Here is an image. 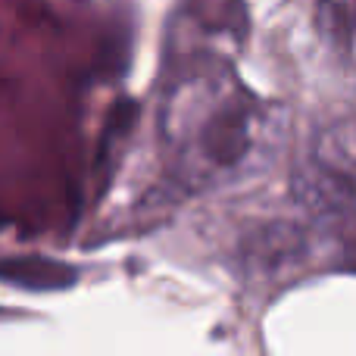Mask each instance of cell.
I'll list each match as a JSON object with an SVG mask.
<instances>
[{
    "label": "cell",
    "mask_w": 356,
    "mask_h": 356,
    "mask_svg": "<svg viewBox=\"0 0 356 356\" xmlns=\"http://www.w3.org/2000/svg\"><path fill=\"white\" fill-rule=\"evenodd\" d=\"M0 278L10 284H22V288L35 291H54V288H69L75 282V269L50 259H6L0 263Z\"/></svg>",
    "instance_id": "cell-1"
}]
</instances>
